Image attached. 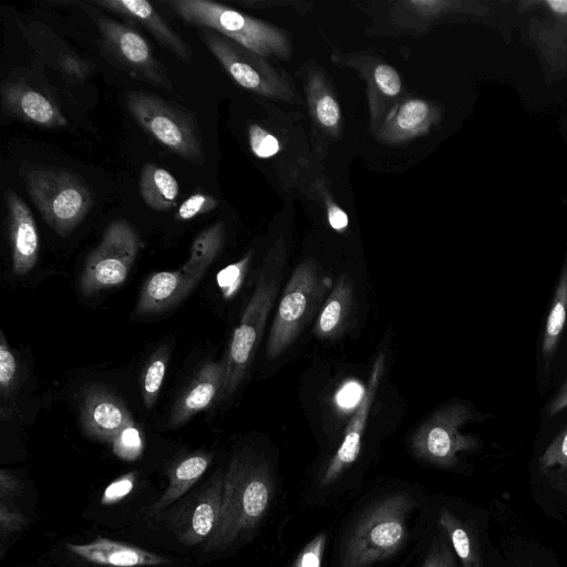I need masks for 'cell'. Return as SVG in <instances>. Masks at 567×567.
<instances>
[{
  "label": "cell",
  "instance_id": "obj_1",
  "mask_svg": "<svg viewBox=\"0 0 567 567\" xmlns=\"http://www.w3.org/2000/svg\"><path fill=\"white\" fill-rule=\"evenodd\" d=\"M271 495L268 464L246 452L234 455L225 472L219 519L205 550H224L254 529L267 512Z\"/></svg>",
  "mask_w": 567,
  "mask_h": 567
},
{
  "label": "cell",
  "instance_id": "obj_2",
  "mask_svg": "<svg viewBox=\"0 0 567 567\" xmlns=\"http://www.w3.org/2000/svg\"><path fill=\"white\" fill-rule=\"evenodd\" d=\"M285 264L286 248L284 243L278 240L264 260L254 293L231 337L226 355V377L219 398L229 396L236 391L252 362L269 312L279 292Z\"/></svg>",
  "mask_w": 567,
  "mask_h": 567
},
{
  "label": "cell",
  "instance_id": "obj_3",
  "mask_svg": "<svg viewBox=\"0 0 567 567\" xmlns=\"http://www.w3.org/2000/svg\"><path fill=\"white\" fill-rule=\"evenodd\" d=\"M413 507L403 493L392 494L370 506L347 538L340 567H370L394 555L406 535V518Z\"/></svg>",
  "mask_w": 567,
  "mask_h": 567
},
{
  "label": "cell",
  "instance_id": "obj_4",
  "mask_svg": "<svg viewBox=\"0 0 567 567\" xmlns=\"http://www.w3.org/2000/svg\"><path fill=\"white\" fill-rule=\"evenodd\" d=\"M166 3L184 21L210 29L260 56L290 55L288 38L272 24L209 0H171Z\"/></svg>",
  "mask_w": 567,
  "mask_h": 567
},
{
  "label": "cell",
  "instance_id": "obj_5",
  "mask_svg": "<svg viewBox=\"0 0 567 567\" xmlns=\"http://www.w3.org/2000/svg\"><path fill=\"white\" fill-rule=\"evenodd\" d=\"M23 178L42 218L60 236L69 235L92 207L90 189L70 171L30 165Z\"/></svg>",
  "mask_w": 567,
  "mask_h": 567
},
{
  "label": "cell",
  "instance_id": "obj_6",
  "mask_svg": "<svg viewBox=\"0 0 567 567\" xmlns=\"http://www.w3.org/2000/svg\"><path fill=\"white\" fill-rule=\"evenodd\" d=\"M327 282L328 278L313 259H306L295 268L281 293L270 328L267 359L274 360L282 354L313 319L328 288Z\"/></svg>",
  "mask_w": 567,
  "mask_h": 567
},
{
  "label": "cell",
  "instance_id": "obj_7",
  "mask_svg": "<svg viewBox=\"0 0 567 567\" xmlns=\"http://www.w3.org/2000/svg\"><path fill=\"white\" fill-rule=\"evenodd\" d=\"M125 100L133 117L157 142L186 161H204L196 122L185 110L143 92H130Z\"/></svg>",
  "mask_w": 567,
  "mask_h": 567
},
{
  "label": "cell",
  "instance_id": "obj_8",
  "mask_svg": "<svg viewBox=\"0 0 567 567\" xmlns=\"http://www.w3.org/2000/svg\"><path fill=\"white\" fill-rule=\"evenodd\" d=\"M140 247V238L126 220L112 221L86 259L80 277L82 295L89 297L123 284Z\"/></svg>",
  "mask_w": 567,
  "mask_h": 567
},
{
  "label": "cell",
  "instance_id": "obj_9",
  "mask_svg": "<svg viewBox=\"0 0 567 567\" xmlns=\"http://www.w3.org/2000/svg\"><path fill=\"white\" fill-rule=\"evenodd\" d=\"M471 417L470 409L463 403L439 409L413 434L412 453L436 466H453L460 452L477 446L475 437L460 432V427Z\"/></svg>",
  "mask_w": 567,
  "mask_h": 567
},
{
  "label": "cell",
  "instance_id": "obj_10",
  "mask_svg": "<svg viewBox=\"0 0 567 567\" xmlns=\"http://www.w3.org/2000/svg\"><path fill=\"white\" fill-rule=\"evenodd\" d=\"M200 35L213 55L240 86L266 97L292 99L287 81L262 56L210 29H203Z\"/></svg>",
  "mask_w": 567,
  "mask_h": 567
},
{
  "label": "cell",
  "instance_id": "obj_11",
  "mask_svg": "<svg viewBox=\"0 0 567 567\" xmlns=\"http://www.w3.org/2000/svg\"><path fill=\"white\" fill-rule=\"evenodd\" d=\"M106 52L132 76L173 91L163 65L146 40L132 27L100 17L96 20Z\"/></svg>",
  "mask_w": 567,
  "mask_h": 567
},
{
  "label": "cell",
  "instance_id": "obj_12",
  "mask_svg": "<svg viewBox=\"0 0 567 567\" xmlns=\"http://www.w3.org/2000/svg\"><path fill=\"white\" fill-rule=\"evenodd\" d=\"M224 482L225 473L218 472L205 486L164 513L168 528L179 542L195 545L213 534L220 515Z\"/></svg>",
  "mask_w": 567,
  "mask_h": 567
},
{
  "label": "cell",
  "instance_id": "obj_13",
  "mask_svg": "<svg viewBox=\"0 0 567 567\" xmlns=\"http://www.w3.org/2000/svg\"><path fill=\"white\" fill-rule=\"evenodd\" d=\"M385 355L380 353L372 365L368 384L360 398L359 404L343 433L342 442L328 464L321 486L334 482L359 456L361 440L384 370Z\"/></svg>",
  "mask_w": 567,
  "mask_h": 567
},
{
  "label": "cell",
  "instance_id": "obj_14",
  "mask_svg": "<svg viewBox=\"0 0 567 567\" xmlns=\"http://www.w3.org/2000/svg\"><path fill=\"white\" fill-rule=\"evenodd\" d=\"M132 421L124 402L107 389L92 385L83 391L80 423L87 436L111 442Z\"/></svg>",
  "mask_w": 567,
  "mask_h": 567
},
{
  "label": "cell",
  "instance_id": "obj_15",
  "mask_svg": "<svg viewBox=\"0 0 567 567\" xmlns=\"http://www.w3.org/2000/svg\"><path fill=\"white\" fill-rule=\"evenodd\" d=\"M4 199L12 248V270L14 275L23 276L38 260V230L30 208L20 196L8 189Z\"/></svg>",
  "mask_w": 567,
  "mask_h": 567
},
{
  "label": "cell",
  "instance_id": "obj_16",
  "mask_svg": "<svg viewBox=\"0 0 567 567\" xmlns=\"http://www.w3.org/2000/svg\"><path fill=\"white\" fill-rule=\"evenodd\" d=\"M227 360L206 362L193 378L188 386L176 401L168 427L175 429L186 423L192 416L209 406L220 396L225 377Z\"/></svg>",
  "mask_w": 567,
  "mask_h": 567
},
{
  "label": "cell",
  "instance_id": "obj_17",
  "mask_svg": "<svg viewBox=\"0 0 567 567\" xmlns=\"http://www.w3.org/2000/svg\"><path fill=\"white\" fill-rule=\"evenodd\" d=\"M3 110L25 123L43 127H62L68 124L58 105L40 91L22 83L8 82L1 90Z\"/></svg>",
  "mask_w": 567,
  "mask_h": 567
},
{
  "label": "cell",
  "instance_id": "obj_18",
  "mask_svg": "<svg viewBox=\"0 0 567 567\" xmlns=\"http://www.w3.org/2000/svg\"><path fill=\"white\" fill-rule=\"evenodd\" d=\"M200 279L179 268L153 274L143 285L135 312L155 315L181 302Z\"/></svg>",
  "mask_w": 567,
  "mask_h": 567
},
{
  "label": "cell",
  "instance_id": "obj_19",
  "mask_svg": "<svg viewBox=\"0 0 567 567\" xmlns=\"http://www.w3.org/2000/svg\"><path fill=\"white\" fill-rule=\"evenodd\" d=\"M93 3L122 16L130 22L144 27L181 60L190 61L192 53L188 45L166 24L148 1L97 0Z\"/></svg>",
  "mask_w": 567,
  "mask_h": 567
},
{
  "label": "cell",
  "instance_id": "obj_20",
  "mask_svg": "<svg viewBox=\"0 0 567 567\" xmlns=\"http://www.w3.org/2000/svg\"><path fill=\"white\" fill-rule=\"evenodd\" d=\"M66 547L80 558L103 566H157L167 561L166 558L156 554L107 538H97L82 545L68 544Z\"/></svg>",
  "mask_w": 567,
  "mask_h": 567
},
{
  "label": "cell",
  "instance_id": "obj_21",
  "mask_svg": "<svg viewBox=\"0 0 567 567\" xmlns=\"http://www.w3.org/2000/svg\"><path fill=\"white\" fill-rule=\"evenodd\" d=\"M353 307V282L342 275L318 313L315 333L322 339L339 337L348 326Z\"/></svg>",
  "mask_w": 567,
  "mask_h": 567
},
{
  "label": "cell",
  "instance_id": "obj_22",
  "mask_svg": "<svg viewBox=\"0 0 567 567\" xmlns=\"http://www.w3.org/2000/svg\"><path fill=\"white\" fill-rule=\"evenodd\" d=\"M429 103L421 99L404 101L386 118L381 136L388 142H402L423 134L431 123Z\"/></svg>",
  "mask_w": 567,
  "mask_h": 567
},
{
  "label": "cell",
  "instance_id": "obj_23",
  "mask_svg": "<svg viewBox=\"0 0 567 567\" xmlns=\"http://www.w3.org/2000/svg\"><path fill=\"white\" fill-rule=\"evenodd\" d=\"M140 192L148 207L164 212L175 207L179 187L168 171L146 164L141 172Z\"/></svg>",
  "mask_w": 567,
  "mask_h": 567
},
{
  "label": "cell",
  "instance_id": "obj_24",
  "mask_svg": "<svg viewBox=\"0 0 567 567\" xmlns=\"http://www.w3.org/2000/svg\"><path fill=\"white\" fill-rule=\"evenodd\" d=\"M210 456L203 453L193 454L177 463L169 472V484L162 497L154 504L152 513L156 514L181 498L205 473Z\"/></svg>",
  "mask_w": 567,
  "mask_h": 567
},
{
  "label": "cell",
  "instance_id": "obj_25",
  "mask_svg": "<svg viewBox=\"0 0 567 567\" xmlns=\"http://www.w3.org/2000/svg\"><path fill=\"white\" fill-rule=\"evenodd\" d=\"M224 230L221 221L204 229L194 239L189 257L181 268L200 279L223 248Z\"/></svg>",
  "mask_w": 567,
  "mask_h": 567
},
{
  "label": "cell",
  "instance_id": "obj_26",
  "mask_svg": "<svg viewBox=\"0 0 567 567\" xmlns=\"http://www.w3.org/2000/svg\"><path fill=\"white\" fill-rule=\"evenodd\" d=\"M439 524L449 536L463 567H483L478 546L470 529L458 518L442 508Z\"/></svg>",
  "mask_w": 567,
  "mask_h": 567
},
{
  "label": "cell",
  "instance_id": "obj_27",
  "mask_svg": "<svg viewBox=\"0 0 567 567\" xmlns=\"http://www.w3.org/2000/svg\"><path fill=\"white\" fill-rule=\"evenodd\" d=\"M20 381V367L9 347L4 333L0 331V417L9 420L14 410V398Z\"/></svg>",
  "mask_w": 567,
  "mask_h": 567
},
{
  "label": "cell",
  "instance_id": "obj_28",
  "mask_svg": "<svg viewBox=\"0 0 567 567\" xmlns=\"http://www.w3.org/2000/svg\"><path fill=\"white\" fill-rule=\"evenodd\" d=\"M567 313V268L560 275L551 309L547 317L543 341V351L548 358L553 354L563 331Z\"/></svg>",
  "mask_w": 567,
  "mask_h": 567
},
{
  "label": "cell",
  "instance_id": "obj_29",
  "mask_svg": "<svg viewBox=\"0 0 567 567\" xmlns=\"http://www.w3.org/2000/svg\"><path fill=\"white\" fill-rule=\"evenodd\" d=\"M169 358L167 344L158 348L148 359L142 375V399L144 405L150 410L154 406L166 372Z\"/></svg>",
  "mask_w": 567,
  "mask_h": 567
},
{
  "label": "cell",
  "instance_id": "obj_30",
  "mask_svg": "<svg viewBox=\"0 0 567 567\" xmlns=\"http://www.w3.org/2000/svg\"><path fill=\"white\" fill-rule=\"evenodd\" d=\"M310 97L317 122L329 131L337 130L341 120V111L336 99L324 89H317L313 81Z\"/></svg>",
  "mask_w": 567,
  "mask_h": 567
},
{
  "label": "cell",
  "instance_id": "obj_31",
  "mask_svg": "<svg viewBox=\"0 0 567 567\" xmlns=\"http://www.w3.org/2000/svg\"><path fill=\"white\" fill-rule=\"evenodd\" d=\"M110 443L117 457L130 462L137 460L144 447L142 433L134 421L125 425Z\"/></svg>",
  "mask_w": 567,
  "mask_h": 567
},
{
  "label": "cell",
  "instance_id": "obj_32",
  "mask_svg": "<svg viewBox=\"0 0 567 567\" xmlns=\"http://www.w3.org/2000/svg\"><path fill=\"white\" fill-rule=\"evenodd\" d=\"M251 252L247 254L240 260L223 268L216 276L219 290L225 299H231L244 281L250 262Z\"/></svg>",
  "mask_w": 567,
  "mask_h": 567
},
{
  "label": "cell",
  "instance_id": "obj_33",
  "mask_svg": "<svg viewBox=\"0 0 567 567\" xmlns=\"http://www.w3.org/2000/svg\"><path fill=\"white\" fill-rule=\"evenodd\" d=\"M248 140L251 152L259 158H269L280 151L278 138L258 124L249 126Z\"/></svg>",
  "mask_w": 567,
  "mask_h": 567
},
{
  "label": "cell",
  "instance_id": "obj_34",
  "mask_svg": "<svg viewBox=\"0 0 567 567\" xmlns=\"http://www.w3.org/2000/svg\"><path fill=\"white\" fill-rule=\"evenodd\" d=\"M217 205L218 202L215 197L196 193L181 204L175 218L176 220H189L196 216L212 212Z\"/></svg>",
  "mask_w": 567,
  "mask_h": 567
},
{
  "label": "cell",
  "instance_id": "obj_35",
  "mask_svg": "<svg viewBox=\"0 0 567 567\" xmlns=\"http://www.w3.org/2000/svg\"><path fill=\"white\" fill-rule=\"evenodd\" d=\"M539 466L543 471L559 467L567 468V429L549 444L539 460Z\"/></svg>",
  "mask_w": 567,
  "mask_h": 567
},
{
  "label": "cell",
  "instance_id": "obj_36",
  "mask_svg": "<svg viewBox=\"0 0 567 567\" xmlns=\"http://www.w3.org/2000/svg\"><path fill=\"white\" fill-rule=\"evenodd\" d=\"M374 82L378 89L388 96H395L400 93L402 83L398 72L388 64H379L373 72Z\"/></svg>",
  "mask_w": 567,
  "mask_h": 567
},
{
  "label": "cell",
  "instance_id": "obj_37",
  "mask_svg": "<svg viewBox=\"0 0 567 567\" xmlns=\"http://www.w3.org/2000/svg\"><path fill=\"white\" fill-rule=\"evenodd\" d=\"M326 535L316 536L298 555L292 567H321Z\"/></svg>",
  "mask_w": 567,
  "mask_h": 567
},
{
  "label": "cell",
  "instance_id": "obj_38",
  "mask_svg": "<svg viewBox=\"0 0 567 567\" xmlns=\"http://www.w3.org/2000/svg\"><path fill=\"white\" fill-rule=\"evenodd\" d=\"M134 481V474L128 473L112 482L103 493L102 504L111 505L124 498L132 492Z\"/></svg>",
  "mask_w": 567,
  "mask_h": 567
},
{
  "label": "cell",
  "instance_id": "obj_39",
  "mask_svg": "<svg viewBox=\"0 0 567 567\" xmlns=\"http://www.w3.org/2000/svg\"><path fill=\"white\" fill-rule=\"evenodd\" d=\"M25 525V518L19 512L12 511L2 502L0 506V532L1 540L20 530Z\"/></svg>",
  "mask_w": 567,
  "mask_h": 567
},
{
  "label": "cell",
  "instance_id": "obj_40",
  "mask_svg": "<svg viewBox=\"0 0 567 567\" xmlns=\"http://www.w3.org/2000/svg\"><path fill=\"white\" fill-rule=\"evenodd\" d=\"M60 69L74 80H84L91 72V64L75 54H65L61 58Z\"/></svg>",
  "mask_w": 567,
  "mask_h": 567
},
{
  "label": "cell",
  "instance_id": "obj_41",
  "mask_svg": "<svg viewBox=\"0 0 567 567\" xmlns=\"http://www.w3.org/2000/svg\"><path fill=\"white\" fill-rule=\"evenodd\" d=\"M422 567H457L445 543H435L429 550Z\"/></svg>",
  "mask_w": 567,
  "mask_h": 567
},
{
  "label": "cell",
  "instance_id": "obj_42",
  "mask_svg": "<svg viewBox=\"0 0 567 567\" xmlns=\"http://www.w3.org/2000/svg\"><path fill=\"white\" fill-rule=\"evenodd\" d=\"M327 216L330 226L334 230L343 231L348 227V215L333 202L327 203Z\"/></svg>",
  "mask_w": 567,
  "mask_h": 567
},
{
  "label": "cell",
  "instance_id": "obj_43",
  "mask_svg": "<svg viewBox=\"0 0 567 567\" xmlns=\"http://www.w3.org/2000/svg\"><path fill=\"white\" fill-rule=\"evenodd\" d=\"M19 482L9 472L1 470L0 472V495L1 498L18 492Z\"/></svg>",
  "mask_w": 567,
  "mask_h": 567
},
{
  "label": "cell",
  "instance_id": "obj_44",
  "mask_svg": "<svg viewBox=\"0 0 567 567\" xmlns=\"http://www.w3.org/2000/svg\"><path fill=\"white\" fill-rule=\"evenodd\" d=\"M567 406V388H565L561 393L551 402L548 409V415L553 416L554 414L560 412Z\"/></svg>",
  "mask_w": 567,
  "mask_h": 567
},
{
  "label": "cell",
  "instance_id": "obj_45",
  "mask_svg": "<svg viewBox=\"0 0 567 567\" xmlns=\"http://www.w3.org/2000/svg\"><path fill=\"white\" fill-rule=\"evenodd\" d=\"M547 4L558 13H567V0L547 1Z\"/></svg>",
  "mask_w": 567,
  "mask_h": 567
}]
</instances>
